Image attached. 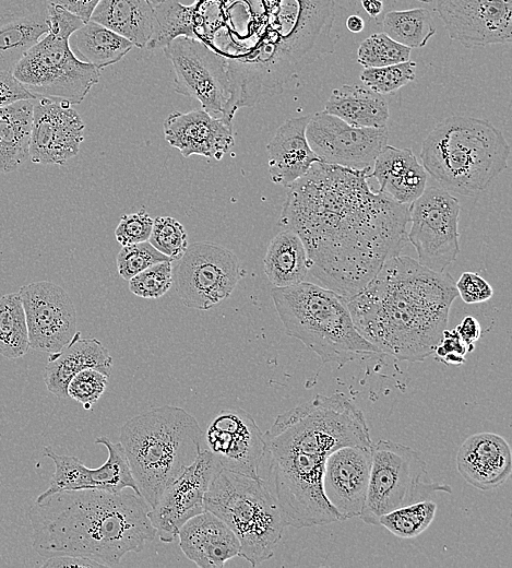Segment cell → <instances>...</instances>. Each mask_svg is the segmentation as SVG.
Instances as JSON below:
<instances>
[{
	"label": "cell",
	"mask_w": 512,
	"mask_h": 568,
	"mask_svg": "<svg viewBox=\"0 0 512 568\" xmlns=\"http://www.w3.org/2000/svg\"><path fill=\"white\" fill-rule=\"evenodd\" d=\"M371 169L314 163L287 187L278 221L302 240L309 272L345 300L407 241L408 204L371 188Z\"/></svg>",
	"instance_id": "obj_1"
},
{
	"label": "cell",
	"mask_w": 512,
	"mask_h": 568,
	"mask_svg": "<svg viewBox=\"0 0 512 568\" xmlns=\"http://www.w3.org/2000/svg\"><path fill=\"white\" fill-rule=\"evenodd\" d=\"M265 481L287 525L341 521L322 488L326 458L345 446L371 447L362 412L342 392L318 394L279 414L264 433Z\"/></svg>",
	"instance_id": "obj_2"
},
{
	"label": "cell",
	"mask_w": 512,
	"mask_h": 568,
	"mask_svg": "<svg viewBox=\"0 0 512 568\" xmlns=\"http://www.w3.org/2000/svg\"><path fill=\"white\" fill-rule=\"evenodd\" d=\"M456 297L455 282L448 272L432 271L397 255L345 301L362 338L381 353L415 363L434 352Z\"/></svg>",
	"instance_id": "obj_3"
},
{
	"label": "cell",
	"mask_w": 512,
	"mask_h": 568,
	"mask_svg": "<svg viewBox=\"0 0 512 568\" xmlns=\"http://www.w3.org/2000/svg\"><path fill=\"white\" fill-rule=\"evenodd\" d=\"M150 509L142 496L123 490L55 493L36 500L28 511L33 548L45 558L76 556L116 566L155 539Z\"/></svg>",
	"instance_id": "obj_4"
},
{
	"label": "cell",
	"mask_w": 512,
	"mask_h": 568,
	"mask_svg": "<svg viewBox=\"0 0 512 568\" xmlns=\"http://www.w3.org/2000/svg\"><path fill=\"white\" fill-rule=\"evenodd\" d=\"M261 28L250 46L224 55L230 83L229 117L281 93L321 55L333 51L334 0H263Z\"/></svg>",
	"instance_id": "obj_5"
},
{
	"label": "cell",
	"mask_w": 512,
	"mask_h": 568,
	"mask_svg": "<svg viewBox=\"0 0 512 568\" xmlns=\"http://www.w3.org/2000/svg\"><path fill=\"white\" fill-rule=\"evenodd\" d=\"M198 421L186 410L163 405L128 419L119 442L140 495L152 508L163 490L191 465L203 449Z\"/></svg>",
	"instance_id": "obj_6"
},
{
	"label": "cell",
	"mask_w": 512,
	"mask_h": 568,
	"mask_svg": "<svg viewBox=\"0 0 512 568\" xmlns=\"http://www.w3.org/2000/svg\"><path fill=\"white\" fill-rule=\"evenodd\" d=\"M510 154L509 143L490 121L452 115L426 137L420 159L443 189L476 197L508 167Z\"/></svg>",
	"instance_id": "obj_7"
},
{
	"label": "cell",
	"mask_w": 512,
	"mask_h": 568,
	"mask_svg": "<svg viewBox=\"0 0 512 568\" xmlns=\"http://www.w3.org/2000/svg\"><path fill=\"white\" fill-rule=\"evenodd\" d=\"M286 333L301 341L323 363L344 365L382 354L354 326L345 299L310 282L271 292Z\"/></svg>",
	"instance_id": "obj_8"
},
{
	"label": "cell",
	"mask_w": 512,
	"mask_h": 568,
	"mask_svg": "<svg viewBox=\"0 0 512 568\" xmlns=\"http://www.w3.org/2000/svg\"><path fill=\"white\" fill-rule=\"evenodd\" d=\"M205 510L223 520L235 533L239 556L252 567L270 559L287 526L266 482L221 469L204 496Z\"/></svg>",
	"instance_id": "obj_9"
},
{
	"label": "cell",
	"mask_w": 512,
	"mask_h": 568,
	"mask_svg": "<svg viewBox=\"0 0 512 568\" xmlns=\"http://www.w3.org/2000/svg\"><path fill=\"white\" fill-rule=\"evenodd\" d=\"M46 12L49 31L12 73L35 98L80 104L100 78L99 69L78 59L69 45L71 34L84 22L57 5L47 4Z\"/></svg>",
	"instance_id": "obj_10"
},
{
	"label": "cell",
	"mask_w": 512,
	"mask_h": 568,
	"mask_svg": "<svg viewBox=\"0 0 512 568\" xmlns=\"http://www.w3.org/2000/svg\"><path fill=\"white\" fill-rule=\"evenodd\" d=\"M372 462L360 519L379 525L383 514L422 500L438 493H452L449 484L436 482L427 463L415 449L393 440L380 439L371 446Z\"/></svg>",
	"instance_id": "obj_11"
},
{
	"label": "cell",
	"mask_w": 512,
	"mask_h": 568,
	"mask_svg": "<svg viewBox=\"0 0 512 568\" xmlns=\"http://www.w3.org/2000/svg\"><path fill=\"white\" fill-rule=\"evenodd\" d=\"M163 50L176 74L175 92L198 99L210 116L233 122L226 57L210 44L190 37H177Z\"/></svg>",
	"instance_id": "obj_12"
},
{
	"label": "cell",
	"mask_w": 512,
	"mask_h": 568,
	"mask_svg": "<svg viewBox=\"0 0 512 568\" xmlns=\"http://www.w3.org/2000/svg\"><path fill=\"white\" fill-rule=\"evenodd\" d=\"M459 200L442 187L425 188L422 193L408 204L410 229L407 239L414 246L418 262L442 272L460 252Z\"/></svg>",
	"instance_id": "obj_13"
},
{
	"label": "cell",
	"mask_w": 512,
	"mask_h": 568,
	"mask_svg": "<svg viewBox=\"0 0 512 568\" xmlns=\"http://www.w3.org/2000/svg\"><path fill=\"white\" fill-rule=\"evenodd\" d=\"M180 300L190 308L207 310L229 297L241 277L238 257L209 241L188 245L172 269Z\"/></svg>",
	"instance_id": "obj_14"
},
{
	"label": "cell",
	"mask_w": 512,
	"mask_h": 568,
	"mask_svg": "<svg viewBox=\"0 0 512 568\" xmlns=\"http://www.w3.org/2000/svg\"><path fill=\"white\" fill-rule=\"evenodd\" d=\"M306 137L320 162L354 169L372 168L388 144L386 126L354 127L324 110L310 115Z\"/></svg>",
	"instance_id": "obj_15"
},
{
	"label": "cell",
	"mask_w": 512,
	"mask_h": 568,
	"mask_svg": "<svg viewBox=\"0 0 512 568\" xmlns=\"http://www.w3.org/2000/svg\"><path fill=\"white\" fill-rule=\"evenodd\" d=\"M25 312L29 347L49 354L61 351L76 333V311L68 293L49 281L19 291Z\"/></svg>",
	"instance_id": "obj_16"
},
{
	"label": "cell",
	"mask_w": 512,
	"mask_h": 568,
	"mask_svg": "<svg viewBox=\"0 0 512 568\" xmlns=\"http://www.w3.org/2000/svg\"><path fill=\"white\" fill-rule=\"evenodd\" d=\"M221 469L211 451L203 448L195 461L163 490L147 513L162 542H172L186 521L205 510L204 496Z\"/></svg>",
	"instance_id": "obj_17"
},
{
	"label": "cell",
	"mask_w": 512,
	"mask_h": 568,
	"mask_svg": "<svg viewBox=\"0 0 512 568\" xmlns=\"http://www.w3.org/2000/svg\"><path fill=\"white\" fill-rule=\"evenodd\" d=\"M449 37L467 49L512 40V0H438Z\"/></svg>",
	"instance_id": "obj_18"
},
{
	"label": "cell",
	"mask_w": 512,
	"mask_h": 568,
	"mask_svg": "<svg viewBox=\"0 0 512 568\" xmlns=\"http://www.w3.org/2000/svg\"><path fill=\"white\" fill-rule=\"evenodd\" d=\"M206 449L222 469L259 478L265 453L264 434L252 415L243 409L221 411L204 434Z\"/></svg>",
	"instance_id": "obj_19"
},
{
	"label": "cell",
	"mask_w": 512,
	"mask_h": 568,
	"mask_svg": "<svg viewBox=\"0 0 512 568\" xmlns=\"http://www.w3.org/2000/svg\"><path fill=\"white\" fill-rule=\"evenodd\" d=\"M85 125L67 102L35 98L29 158L36 164L63 165L74 157L84 139Z\"/></svg>",
	"instance_id": "obj_20"
},
{
	"label": "cell",
	"mask_w": 512,
	"mask_h": 568,
	"mask_svg": "<svg viewBox=\"0 0 512 568\" xmlns=\"http://www.w3.org/2000/svg\"><path fill=\"white\" fill-rule=\"evenodd\" d=\"M372 462L371 447L345 446L326 458L322 488L341 521L359 517L365 505Z\"/></svg>",
	"instance_id": "obj_21"
},
{
	"label": "cell",
	"mask_w": 512,
	"mask_h": 568,
	"mask_svg": "<svg viewBox=\"0 0 512 568\" xmlns=\"http://www.w3.org/2000/svg\"><path fill=\"white\" fill-rule=\"evenodd\" d=\"M166 141L184 157L200 155L221 161L234 146L233 122L203 109L174 111L164 120Z\"/></svg>",
	"instance_id": "obj_22"
},
{
	"label": "cell",
	"mask_w": 512,
	"mask_h": 568,
	"mask_svg": "<svg viewBox=\"0 0 512 568\" xmlns=\"http://www.w3.org/2000/svg\"><path fill=\"white\" fill-rule=\"evenodd\" d=\"M456 468L462 477L480 490H491L504 484L512 473L509 442L495 433H477L459 448Z\"/></svg>",
	"instance_id": "obj_23"
},
{
	"label": "cell",
	"mask_w": 512,
	"mask_h": 568,
	"mask_svg": "<svg viewBox=\"0 0 512 568\" xmlns=\"http://www.w3.org/2000/svg\"><path fill=\"white\" fill-rule=\"evenodd\" d=\"M177 535L182 553L200 568H222L226 561L239 556L237 536L209 510L186 521Z\"/></svg>",
	"instance_id": "obj_24"
},
{
	"label": "cell",
	"mask_w": 512,
	"mask_h": 568,
	"mask_svg": "<svg viewBox=\"0 0 512 568\" xmlns=\"http://www.w3.org/2000/svg\"><path fill=\"white\" fill-rule=\"evenodd\" d=\"M309 118L310 115L287 119L267 143L269 174L274 184L287 188L320 162L306 137Z\"/></svg>",
	"instance_id": "obj_25"
},
{
	"label": "cell",
	"mask_w": 512,
	"mask_h": 568,
	"mask_svg": "<svg viewBox=\"0 0 512 568\" xmlns=\"http://www.w3.org/2000/svg\"><path fill=\"white\" fill-rule=\"evenodd\" d=\"M112 363V357L100 341L82 338L76 331L61 351L49 354L44 381L49 392L58 398H68L67 388L74 375L83 369L94 368L109 377Z\"/></svg>",
	"instance_id": "obj_26"
},
{
	"label": "cell",
	"mask_w": 512,
	"mask_h": 568,
	"mask_svg": "<svg viewBox=\"0 0 512 568\" xmlns=\"http://www.w3.org/2000/svg\"><path fill=\"white\" fill-rule=\"evenodd\" d=\"M370 175L381 192L402 204L416 200L427 182V171L410 149L388 144L376 157Z\"/></svg>",
	"instance_id": "obj_27"
},
{
	"label": "cell",
	"mask_w": 512,
	"mask_h": 568,
	"mask_svg": "<svg viewBox=\"0 0 512 568\" xmlns=\"http://www.w3.org/2000/svg\"><path fill=\"white\" fill-rule=\"evenodd\" d=\"M324 111L361 128L385 127L390 117L388 102L380 94L359 84L335 87L325 102Z\"/></svg>",
	"instance_id": "obj_28"
},
{
	"label": "cell",
	"mask_w": 512,
	"mask_h": 568,
	"mask_svg": "<svg viewBox=\"0 0 512 568\" xmlns=\"http://www.w3.org/2000/svg\"><path fill=\"white\" fill-rule=\"evenodd\" d=\"M154 5L148 0H100L91 21L99 23L130 40L146 47L153 29Z\"/></svg>",
	"instance_id": "obj_29"
},
{
	"label": "cell",
	"mask_w": 512,
	"mask_h": 568,
	"mask_svg": "<svg viewBox=\"0 0 512 568\" xmlns=\"http://www.w3.org/2000/svg\"><path fill=\"white\" fill-rule=\"evenodd\" d=\"M35 98L0 108V173L9 174L29 157Z\"/></svg>",
	"instance_id": "obj_30"
},
{
	"label": "cell",
	"mask_w": 512,
	"mask_h": 568,
	"mask_svg": "<svg viewBox=\"0 0 512 568\" xmlns=\"http://www.w3.org/2000/svg\"><path fill=\"white\" fill-rule=\"evenodd\" d=\"M264 273L275 287H286L305 281L308 257L300 237L283 229L270 241L263 259Z\"/></svg>",
	"instance_id": "obj_31"
},
{
	"label": "cell",
	"mask_w": 512,
	"mask_h": 568,
	"mask_svg": "<svg viewBox=\"0 0 512 568\" xmlns=\"http://www.w3.org/2000/svg\"><path fill=\"white\" fill-rule=\"evenodd\" d=\"M69 45L78 59L99 70L120 61L133 47L127 38L91 20L71 34Z\"/></svg>",
	"instance_id": "obj_32"
},
{
	"label": "cell",
	"mask_w": 512,
	"mask_h": 568,
	"mask_svg": "<svg viewBox=\"0 0 512 568\" xmlns=\"http://www.w3.org/2000/svg\"><path fill=\"white\" fill-rule=\"evenodd\" d=\"M48 31L46 10L1 20L0 71L13 72L26 51Z\"/></svg>",
	"instance_id": "obj_33"
},
{
	"label": "cell",
	"mask_w": 512,
	"mask_h": 568,
	"mask_svg": "<svg viewBox=\"0 0 512 568\" xmlns=\"http://www.w3.org/2000/svg\"><path fill=\"white\" fill-rule=\"evenodd\" d=\"M197 4L164 0L154 5V20L148 49L164 48L177 37L198 38Z\"/></svg>",
	"instance_id": "obj_34"
},
{
	"label": "cell",
	"mask_w": 512,
	"mask_h": 568,
	"mask_svg": "<svg viewBox=\"0 0 512 568\" xmlns=\"http://www.w3.org/2000/svg\"><path fill=\"white\" fill-rule=\"evenodd\" d=\"M381 26L389 37L410 49L426 46L437 32L432 15L425 8L388 11Z\"/></svg>",
	"instance_id": "obj_35"
},
{
	"label": "cell",
	"mask_w": 512,
	"mask_h": 568,
	"mask_svg": "<svg viewBox=\"0 0 512 568\" xmlns=\"http://www.w3.org/2000/svg\"><path fill=\"white\" fill-rule=\"evenodd\" d=\"M28 348V331L20 294H4L0 296V355L10 359L20 358Z\"/></svg>",
	"instance_id": "obj_36"
},
{
	"label": "cell",
	"mask_w": 512,
	"mask_h": 568,
	"mask_svg": "<svg viewBox=\"0 0 512 568\" xmlns=\"http://www.w3.org/2000/svg\"><path fill=\"white\" fill-rule=\"evenodd\" d=\"M95 443L106 447L108 458L99 468L92 469L94 488L110 493H119L124 488H131L135 494L140 495L121 443H114L105 436L97 437Z\"/></svg>",
	"instance_id": "obj_37"
},
{
	"label": "cell",
	"mask_w": 512,
	"mask_h": 568,
	"mask_svg": "<svg viewBox=\"0 0 512 568\" xmlns=\"http://www.w3.org/2000/svg\"><path fill=\"white\" fill-rule=\"evenodd\" d=\"M436 512L437 504L432 499L422 500L383 514L379 519V525L397 537L413 539L428 529Z\"/></svg>",
	"instance_id": "obj_38"
},
{
	"label": "cell",
	"mask_w": 512,
	"mask_h": 568,
	"mask_svg": "<svg viewBox=\"0 0 512 568\" xmlns=\"http://www.w3.org/2000/svg\"><path fill=\"white\" fill-rule=\"evenodd\" d=\"M44 455L55 463V473L48 488L36 500L59 492L94 488L92 469L76 457L58 454L50 447L44 448Z\"/></svg>",
	"instance_id": "obj_39"
},
{
	"label": "cell",
	"mask_w": 512,
	"mask_h": 568,
	"mask_svg": "<svg viewBox=\"0 0 512 568\" xmlns=\"http://www.w3.org/2000/svg\"><path fill=\"white\" fill-rule=\"evenodd\" d=\"M410 50L383 32L374 33L359 45L357 61L365 69L385 67L410 60Z\"/></svg>",
	"instance_id": "obj_40"
},
{
	"label": "cell",
	"mask_w": 512,
	"mask_h": 568,
	"mask_svg": "<svg viewBox=\"0 0 512 568\" xmlns=\"http://www.w3.org/2000/svg\"><path fill=\"white\" fill-rule=\"evenodd\" d=\"M416 62L408 60L380 68H367L359 78L365 86L380 95L398 91L416 79Z\"/></svg>",
	"instance_id": "obj_41"
},
{
	"label": "cell",
	"mask_w": 512,
	"mask_h": 568,
	"mask_svg": "<svg viewBox=\"0 0 512 568\" xmlns=\"http://www.w3.org/2000/svg\"><path fill=\"white\" fill-rule=\"evenodd\" d=\"M148 240L153 247L172 261L178 260L189 245L187 230L171 216L154 218Z\"/></svg>",
	"instance_id": "obj_42"
},
{
	"label": "cell",
	"mask_w": 512,
	"mask_h": 568,
	"mask_svg": "<svg viewBox=\"0 0 512 568\" xmlns=\"http://www.w3.org/2000/svg\"><path fill=\"white\" fill-rule=\"evenodd\" d=\"M172 261L154 263L129 280V289L142 298H158L174 284Z\"/></svg>",
	"instance_id": "obj_43"
},
{
	"label": "cell",
	"mask_w": 512,
	"mask_h": 568,
	"mask_svg": "<svg viewBox=\"0 0 512 568\" xmlns=\"http://www.w3.org/2000/svg\"><path fill=\"white\" fill-rule=\"evenodd\" d=\"M165 260L171 259L159 252L146 240L122 246L117 255L116 262L119 275L129 281L150 265Z\"/></svg>",
	"instance_id": "obj_44"
},
{
	"label": "cell",
	"mask_w": 512,
	"mask_h": 568,
	"mask_svg": "<svg viewBox=\"0 0 512 568\" xmlns=\"http://www.w3.org/2000/svg\"><path fill=\"white\" fill-rule=\"evenodd\" d=\"M108 376L94 369L86 368L79 371L70 380L68 397L81 403L87 411L103 395L108 384Z\"/></svg>",
	"instance_id": "obj_45"
},
{
	"label": "cell",
	"mask_w": 512,
	"mask_h": 568,
	"mask_svg": "<svg viewBox=\"0 0 512 568\" xmlns=\"http://www.w3.org/2000/svg\"><path fill=\"white\" fill-rule=\"evenodd\" d=\"M153 221L144 209L122 215L115 229L116 240L121 246L146 241L152 232Z\"/></svg>",
	"instance_id": "obj_46"
},
{
	"label": "cell",
	"mask_w": 512,
	"mask_h": 568,
	"mask_svg": "<svg viewBox=\"0 0 512 568\" xmlns=\"http://www.w3.org/2000/svg\"><path fill=\"white\" fill-rule=\"evenodd\" d=\"M457 296L466 304H478L490 299L493 295L491 285L478 273L465 271L455 282Z\"/></svg>",
	"instance_id": "obj_47"
},
{
	"label": "cell",
	"mask_w": 512,
	"mask_h": 568,
	"mask_svg": "<svg viewBox=\"0 0 512 568\" xmlns=\"http://www.w3.org/2000/svg\"><path fill=\"white\" fill-rule=\"evenodd\" d=\"M434 353L443 363L457 366L465 362V355L468 353V348L455 329H445L434 348Z\"/></svg>",
	"instance_id": "obj_48"
},
{
	"label": "cell",
	"mask_w": 512,
	"mask_h": 568,
	"mask_svg": "<svg viewBox=\"0 0 512 568\" xmlns=\"http://www.w3.org/2000/svg\"><path fill=\"white\" fill-rule=\"evenodd\" d=\"M35 98L9 71H0V108L21 99Z\"/></svg>",
	"instance_id": "obj_49"
},
{
	"label": "cell",
	"mask_w": 512,
	"mask_h": 568,
	"mask_svg": "<svg viewBox=\"0 0 512 568\" xmlns=\"http://www.w3.org/2000/svg\"><path fill=\"white\" fill-rule=\"evenodd\" d=\"M100 0H47L81 19L84 23L91 20L92 13Z\"/></svg>",
	"instance_id": "obj_50"
},
{
	"label": "cell",
	"mask_w": 512,
	"mask_h": 568,
	"mask_svg": "<svg viewBox=\"0 0 512 568\" xmlns=\"http://www.w3.org/2000/svg\"><path fill=\"white\" fill-rule=\"evenodd\" d=\"M454 329L467 346L468 352H472L481 334L478 320L473 316H466Z\"/></svg>",
	"instance_id": "obj_51"
},
{
	"label": "cell",
	"mask_w": 512,
	"mask_h": 568,
	"mask_svg": "<svg viewBox=\"0 0 512 568\" xmlns=\"http://www.w3.org/2000/svg\"><path fill=\"white\" fill-rule=\"evenodd\" d=\"M43 567L50 568H94L104 567L102 564L84 557L76 556H57L47 558Z\"/></svg>",
	"instance_id": "obj_52"
},
{
	"label": "cell",
	"mask_w": 512,
	"mask_h": 568,
	"mask_svg": "<svg viewBox=\"0 0 512 568\" xmlns=\"http://www.w3.org/2000/svg\"><path fill=\"white\" fill-rule=\"evenodd\" d=\"M360 4L362 10L367 13L370 19H378L385 14L384 10L386 8L385 0H360Z\"/></svg>",
	"instance_id": "obj_53"
},
{
	"label": "cell",
	"mask_w": 512,
	"mask_h": 568,
	"mask_svg": "<svg viewBox=\"0 0 512 568\" xmlns=\"http://www.w3.org/2000/svg\"><path fill=\"white\" fill-rule=\"evenodd\" d=\"M345 24L347 29L354 34H358L365 28V21L357 14L349 15Z\"/></svg>",
	"instance_id": "obj_54"
},
{
	"label": "cell",
	"mask_w": 512,
	"mask_h": 568,
	"mask_svg": "<svg viewBox=\"0 0 512 568\" xmlns=\"http://www.w3.org/2000/svg\"><path fill=\"white\" fill-rule=\"evenodd\" d=\"M153 5L158 4L159 2L164 0H148Z\"/></svg>",
	"instance_id": "obj_55"
},
{
	"label": "cell",
	"mask_w": 512,
	"mask_h": 568,
	"mask_svg": "<svg viewBox=\"0 0 512 568\" xmlns=\"http://www.w3.org/2000/svg\"><path fill=\"white\" fill-rule=\"evenodd\" d=\"M418 1L425 2V3H433V2H436L438 0H418Z\"/></svg>",
	"instance_id": "obj_56"
}]
</instances>
